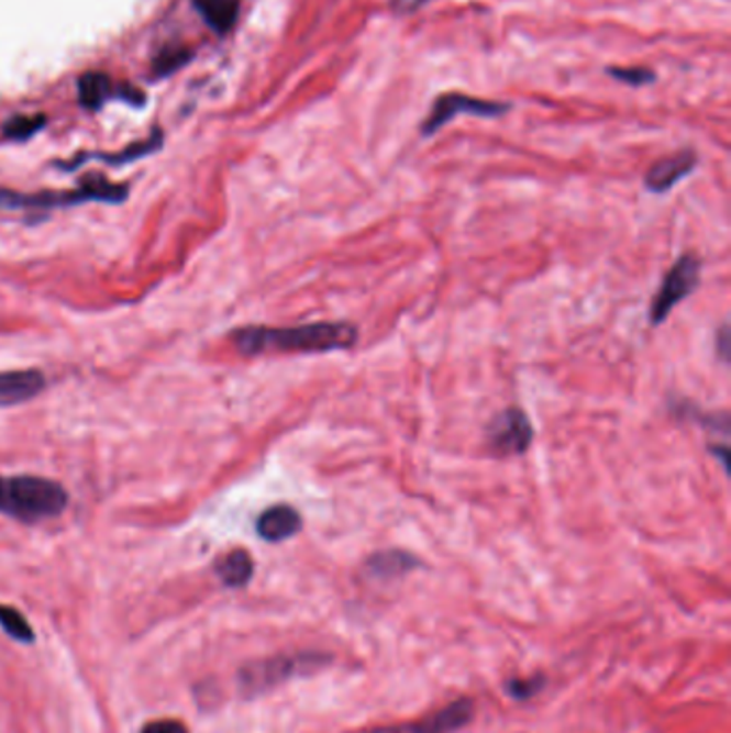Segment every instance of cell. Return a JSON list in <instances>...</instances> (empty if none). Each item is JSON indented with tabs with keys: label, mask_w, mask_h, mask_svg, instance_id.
<instances>
[{
	"label": "cell",
	"mask_w": 731,
	"mask_h": 733,
	"mask_svg": "<svg viewBox=\"0 0 731 733\" xmlns=\"http://www.w3.org/2000/svg\"><path fill=\"white\" fill-rule=\"evenodd\" d=\"M230 342L243 356L259 354H326L350 349L358 342V329L350 322H313L288 329L243 326L232 331Z\"/></svg>",
	"instance_id": "1"
},
{
	"label": "cell",
	"mask_w": 731,
	"mask_h": 733,
	"mask_svg": "<svg viewBox=\"0 0 731 733\" xmlns=\"http://www.w3.org/2000/svg\"><path fill=\"white\" fill-rule=\"evenodd\" d=\"M69 507L67 489L44 476H0V515L40 523L58 518Z\"/></svg>",
	"instance_id": "2"
},
{
	"label": "cell",
	"mask_w": 731,
	"mask_h": 733,
	"mask_svg": "<svg viewBox=\"0 0 731 733\" xmlns=\"http://www.w3.org/2000/svg\"><path fill=\"white\" fill-rule=\"evenodd\" d=\"M130 187L121 182H110L99 174L87 176L82 185L74 191H44V193H18L11 189H0V211H49L63 207H76L85 202L121 204L128 200Z\"/></svg>",
	"instance_id": "3"
},
{
	"label": "cell",
	"mask_w": 731,
	"mask_h": 733,
	"mask_svg": "<svg viewBox=\"0 0 731 733\" xmlns=\"http://www.w3.org/2000/svg\"><path fill=\"white\" fill-rule=\"evenodd\" d=\"M320 654H295V656H273L258 663L245 665L239 674V685L247 697H256L266 690L279 687L281 682L301 676L309 669H320Z\"/></svg>",
	"instance_id": "4"
},
{
	"label": "cell",
	"mask_w": 731,
	"mask_h": 733,
	"mask_svg": "<svg viewBox=\"0 0 731 733\" xmlns=\"http://www.w3.org/2000/svg\"><path fill=\"white\" fill-rule=\"evenodd\" d=\"M701 277V259L695 254H685L676 259V264L669 268V273L663 277V284L658 292L654 295V301L650 307V322L654 326L663 324L676 304L687 301L688 297L697 290Z\"/></svg>",
	"instance_id": "5"
},
{
	"label": "cell",
	"mask_w": 731,
	"mask_h": 733,
	"mask_svg": "<svg viewBox=\"0 0 731 733\" xmlns=\"http://www.w3.org/2000/svg\"><path fill=\"white\" fill-rule=\"evenodd\" d=\"M534 437L532 423L521 408H507L487 427V448L494 457L525 455Z\"/></svg>",
	"instance_id": "6"
},
{
	"label": "cell",
	"mask_w": 731,
	"mask_h": 733,
	"mask_svg": "<svg viewBox=\"0 0 731 733\" xmlns=\"http://www.w3.org/2000/svg\"><path fill=\"white\" fill-rule=\"evenodd\" d=\"M509 110L507 103H498V101H487V99H476V97H468L462 92H451V95H442L435 99L433 108H431L430 116L425 119V123L421 125V133L425 137L433 135L435 131L442 130L448 121H453L457 114H476V116H500Z\"/></svg>",
	"instance_id": "7"
},
{
	"label": "cell",
	"mask_w": 731,
	"mask_h": 733,
	"mask_svg": "<svg viewBox=\"0 0 731 733\" xmlns=\"http://www.w3.org/2000/svg\"><path fill=\"white\" fill-rule=\"evenodd\" d=\"M474 717V706L470 699H457L442 708L440 712L431 714L428 719L401 723V725H387L376 728L367 733H455L464 730Z\"/></svg>",
	"instance_id": "8"
},
{
	"label": "cell",
	"mask_w": 731,
	"mask_h": 733,
	"mask_svg": "<svg viewBox=\"0 0 731 733\" xmlns=\"http://www.w3.org/2000/svg\"><path fill=\"white\" fill-rule=\"evenodd\" d=\"M697 155L693 151H680L665 159H658L645 174V189L652 193H665L676 187L683 178L695 170Z\"/></svg>",
	"instance_id": "9"
},
{
	"label": "cell",
	"mask_w": 731,
	"mask_h": 733,
	"mask_svg": "<svg viewBox=\"0 0 731 733\" xmlns=\"http://www.w3.org/2000/svg\"><path fill=\"white\" fill-rule=\"evenodd\" d=\"M45 376L37 369L0 371V408H13L42 395Z\"/></svg>",
	"instance_id": "10"
},
{
	"label": "cell",
	"mask_w": 731,
	"mask_h": 733,
	"mask_svg": "<svg viewBox=\"0 0 731 733\" xmlns=\"http://www.w3.org/2000/svg\"><path fill=\"white\" fill-rule=\"evenodd\" d=\"M301 513L290 507V504H275L266 509L258 521H256V532L259 538L266 543H281L301 532Z\"/></svg>",
	"instance_id": "11"
},
{
	"label": "cell",
	"mask_w": 731,
	"mask_h": 733,
	"mask_svg": "<svg viewBox=\"0 0 731 733\" xmlns=\"http://www.w3.org/2000/svg\"><path fill=\"white\" fill-rule=\"evenodd\" d=\"M215 573L225 588H245L254 577V560L245 549H234L215 562Z\"/></svg>",
	"instance_id": "12"
},
{
	"label": "cell",
	"mask_w": 731,
	"mask_h": 733,
	"mask_svg": "<svg viewBox=\"0 0 731 733\" xmlns=\"http://www.w3.org/2000/svg\"><path fill=\"white\" fill-rule=\"evenodd\" d=\"M421 562L417 560L412 554L390 549V552H378L369 560L365 562V570L376 577V579H395L401 575H408L410 570L419 568Z\"/></svg>",
	"instance_id": "13"
},
{
	"label": "cell",
	"mask_w": 731,
	"mask_h": 733,
	"mask_svg": "<svg viewBox=\"0 0 731 733\" xmlns=\"http://www.w3.org/2000/svg\"><path fill=\"white\" fill-rule=\"evenodd\" d=\"M204 22L219 33H228L239 18V0H193Z\"/></svg>",
	"instance_id": "14"
},
{
	"label": "cell",
	"mask_w": 731,
	"mask_h": 733,
	"mask_svg": "<svg viewBox=\"0 0 731 733\" xmlns=\"http://www.w3.org/2000/svg\"><path fill=\"white\" fill-rule=\"evenodd\" d=\"M0 629L20 644H35V631L22 611L0 604Z\"/></svg>",
	"instance_id": "15"
},
{
	"label": "cell",
	"mask_w": 731,
	"mask_h": 733,
	"mask_svg": "<svg viewBox=\"0 0 731 733\" xmlns=\"http://www.w3.org/2000/svg\"><path fill=\"white\" fill-rule=\"evenodd\" d=\"M80 101L88 110H97L106 101L108 78L103 74H87L80 78Z\"/></svg>",
	"instance_id": "16"
},
{
	"label": "cell",
	"mask_w": 731,
	"mask_h": 733,
	"mask_svg": "<svg viewBox=\"0 0 731 733\" xmlns=\"http://www.w3.org/2000/svg\"><path fill=\"white\" fill-rule=\"evenodd\" d=\"M44 125L45 116H42V114H37V116H13L4 125V137H9V140H29L37 131L44 130Z\"/></svg>",
	"instance_id": "17"
},
{
	"label": "cell",
	"mask_w": 731,
	"mask_h": 733,
	"mask_svg": "<svg viewBox=\"0 0 731 733\" xmlns=\"http://www.w3.org/2000/svg\"><path fill=\"white\" fill-rule=\"evenodd\" d=\"M607 74L613 76L616 80L624 82V85H631V87H644V85H650L654 80V74L650 69H644V67H633V69L613 67V69H607Z\"/></svg>",
	"instance_id": "18"
},
{
	"label": "cell",
	"mask_w": 731,
	"mask_h": 733,
	"mask_svg": "<svg viewBox=\"0 0 731 733\" xmlns=\"http://www.w3.org/2000/svg\"><path fill=\"white\" fill-rule=\"evenodd\" d=\"M187 60V52H180V49H166L162 52V56L155 60V69L159 74H170L173 69H176L180 63Z\"/></svg>",
	"instance_id": "19"
},
{
	"label": "cell",
	"mask_w": 731,
	"mask_h": 733,
	"mask_svg": "<svg viewBox=\"0 0 731 733\" xmlns=\"http://www.w3.org/2000/svg\"><path fill=\"white\" fill-rule=\"evenodd\" d=\"M541 687H543V678H530V680H511L507 689L511 690L516 699H528L534 692H539Z\"/></svg>",
	"instance_id": "20"
},
{
	"label": "cell",
	"mask_w": 731,
	"mask_h": 733,
	"mask_svg": "<svg viewBox=\"0 0 731 733\" xmlns=\"http://www.w3.org/2000/svg\"><path fill=\"white\" fill-rule=\"evenodd\" d=\"M140 733H189V730L185 723L176 719H162V721L146 723Z\"/></svg>",
	"instance_id": "21"
},
{
	"label": "cell",
	"mask_w": 731,
	"mask_h": 733,
	"mask_svg": "<svg viewBox=\"0 0 731 733\" xmlns=\"http://www.w3.org/2000/svg\"><path fill=\"white\" fill-rule=\"evenodd\" d=\"M430 0H390V7L392 11L397 13H412L417 9H421L423 4H428Z\"/></svg>",
	"instance_id": "22"
},
{
	"label": "cell",
	"mask_w": 731,
	"mask_h": 733,
	"mask_svg": "<svg viewBox=\"0 0 731 733\" xmlns=\"http://www.w3.org/2000/svg\"><path fill=\"white\" fill-rule=\"evenodd\" d=\"M719 352L723 354V358H728V352H730V331H728V326H723V331L719 335Z\"/></svg>",
	"instance_id": "23"
}]
</instances>
